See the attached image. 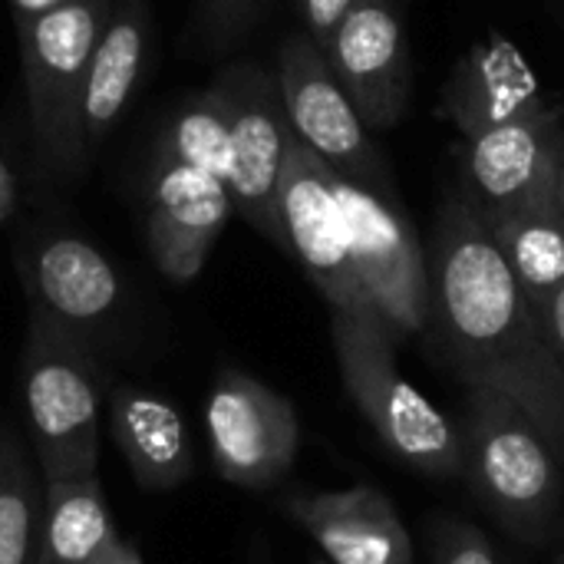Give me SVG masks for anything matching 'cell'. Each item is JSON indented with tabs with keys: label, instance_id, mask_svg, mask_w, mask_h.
<instances>
[{
	"label": "cell",
	"instance_id": "obj_14",
	"mask_svg": "<svg viewBox=\"0 0 564 564\" xmlns=\"http://www.w3.org/2000/svg\"><path fill=\"white\" fill-rule=\"evenodd\" d=\"M23 288L30 311L73 334L106 324L122 307V278L116 264L79 235H50L36 241L23 261Z\"/></svg>",
	"mask_w": 564,
	"mask_h": 564
},
{
	"label": "cell",
	"instance_id": "obj_29",
	"mask_svg": "<svg viewBox=\"0 0 564 564\" xmlns=\"http://www.w3.org/2000/svg\"><path fill=\"white\" fill-rule=\"evenodd\" d=\"M10 202H13V185H10V172H7V165L0 162V221L7 218V212H10Z\"/></svg>",
	"mask_w": 564,
	"mask_h": 564
},
{
	"label": "cell",
	"instance_id": "obj_20",
	"mask_svg": "<svg viewBox=\"0 0 564 564\" xmlns=\"http://www.w3.org/2000/svg\"><path fill=\"white\" fill-rule=\"evenodd\" d=\"M499 245L506 264L522 284L532 307L564 284V221L555 205V188L482 221Z\"/></svg>",
	"mask_w": 564,
	"mask_h": 564
},
{
	"label": "cell",
	"instance_id": "obj_11",
	"mask_svg": "<svg viewBox=\"0 0 564 564\" xmlns=\"http://www.w3.org/2000/svg\"><path fill=\"white\" fill-rule=\"evenodd\" d=\"M564 152L558 106H542L463 142V198L489 221L555 188V172Z\"/></svg>",
	"mask_w": 564,
	"mask_h": 564
},
{
	"label": "cell",
	"instance_id": "obj_1",
	"mask_svg": "<svg viewBox=\"0 0 564 564\" xmlns=\"http://www.w3.org/2000/svg\"><path fill=\"white\" fill-rule=\"evenodd\" d=\"M426 274V330H433L456 377L519 403L564 459L562 367L532 301L463 195H446L436 215Z\"/></svg>",
	"mask_w": 564,
	"mask_h": 564
},
{
	"label": "cell",
	"instance_id": "obj_7",
	"mask_svg": "<svg viewBox=\"0 0 564 564\" xmlns=\"http://www.w3.org/2000/svg\"><path fill=\"white\" fill-rule=\"evenodd\" d=\"M274 73L294 139L340 178L393 198L390 165L327 66L324 50L307 33H294L281 43Z\"/></svg>",
	"mask_w": 564,
	"mask_h": 564
},
{
	"label": "cell",
	"instance_id": "obj_10",
	"mask_svg": "<svg viewBox=\"0 0 564 564\" xmlns=\"http://www.w3.org/2000/svg\"><path fill=\"white\" fill-rule=\"evenodd\" d=\"M278 218L284 251L297 258L330 311L373 307L354 264L350 228L334 192V172L301 142L291 145L281 172Z\"/></svg>",
	"mask_w": 564,
	"mask_h": 564
},
{
	"label": "cell",
	"instance_id": "obj_4",
	"mask_svg": "<svg viewBox=\"0 0 564 564\" xmlns=\"http://www.w3.org/2000/svg\"><path fill=\"white\" fill-rule=\"evenodd\" d=\"M20 390L43 482L93 476L99 466L102 383L83 337L30 311Z\"/></svg>",
	"mask_w": 564,
	"mask_h": 564
},
{
	"label": "cell",
	"instance_id": "obj_22",
	"mask_svg": "<svg viewBox=\"0 0 564 564\" xmlns=\"http://www.w3.org/2000/svg\"><path fill=\"white\" fill-rule=\"evenodd\" d=\"M159 149L175 155L185 165H195V169L215 175L228 188L231 139H228L225 112L208 89L178 106V112L165 126V135L159 139Z\"/></svg>",
	"mask_w": 564,
	"mask_h": 564
},
{
	"label": "cell",
	"instance_id": "obj_32",
	"mask_svg": "<svg viewBox=\"0 0 564 564\" xmlns=\"http://www.w3.org/2000/svg\"><path fill=\"white\" fill-rule=\"evenodd\" d=\"M562 564H564V558H562Z\"/></svg>",
	"mask_w": 564,
	"mask_h": 564
},
{
	"label": "cell",
	"instance_id": "obj_23",
	"mask_svg": "<svg viewBox=\"0 0 564 564\" xmlns=\"http://www.w3.org/2000/svg\"><path fill=\"white\" fill-rule=\"evenodd\" d=\"M264 0H198L195 33L208 53H225L258 17Z\"/></svg>",
	"mask_w": 564,
	"mask_h": 564
},
{
	"label": "cell",
	"instance_id": "obj_15",
	"mask_svg": "<svg viewBox=\"0 0 564 564\" xmlns=\"http://www.w3.org/2000/svg\"><path fill=\"white\" fill-rule=\"evenodd\" d=\"M284 516L297 522L330 564H413V539L397 506L373 486L288 496Z\"/></svg>",
	"mask_w": 564,
	"mask_h": 564
},
{
	"label": "cell",
	"instance_id": "obj_2",
	"mask_svg": "<svg viewBox=\"0 0 564 564\" xmlns=\"http://www.w3.org/2000/svg\"><path fill=\"white\" fill-rule=\"evenodd\" d=\"M459 430L463 476L479 506L516 539L542 542L562 509V456L509 397L469 387Z\"/></svg>",
	"mask_w": 564,
	"mask_h": 564
},
{
	"label": "cell",
	"instance_id": "obj_30",
	"mask_svg": "<svg viewBox=\"0 0 564 564\" xmlns=\"http://www.w3.org/2000/svg\"><path fill=\"white\" fill-rule=\"evenodd\" d=\"M555 205H558V215L564 221V152L558 159V172H555Z\"/></svg>",
	"mask_w": 564,
	"mask_h": 564
},
{
	"label": "cell",
	"instance_id": "obj_16",
	"mask_svg": "<svg viewBox=\"0 0 564 564\" xmlns=\"http://www.w3.org/2000/svg\"><path fill=\"white\" fill-rule=\"evenodd\" d=\"M545 99L549 96L519 46L506 36H489L453 66L440 96V116L453 122L466 142L542 106Z\"/></svg>",
	"mask_w": 564,
	"mask_h": 564
},
{
	"label": "cell",
	"instance_id": "obj_24",
	"mask_svg": "<svg viewBox=\"0 0 564 564\" xmlns=\"http://www.w3.org/2000/svg\"><path fill=\"white\" fill-rule=\"evenodd\" d=\"M433 564H499L482 529L463 519H440L433 525Z\"/></svg>",
	"mask_w": 564,
	"mask_h": 564
},
{
	"label": "cell",
	"instance_id": "obj_9",
	"mask_svg": "<svg viewBox=\"0 0 564 564\" xmlns=\"http://www.w3.org/2000/svg\"><path fill=\"white\" fill-rule=\"evenodd\" d=\"M212 463L225 482L264 492L297 459L301 423L294 403L245 370H221L205 400Z\"/></svg>",
	"mask_w": 564,
	"mask_h": 564
},
{
	"label": "cell",
	"instance_id": "obj_6",
	"mask_svg": "<svg viewBox=\"0 0 564 564\" xmlns=\"http://www.w3.org/2000/svg\"><path fill=\"white\" fill-rule=\"evenodd\" d=\"M208 93L225 112L231 139L228 195L235 212L268 241L284 248L278 218V185L291 155L294 129L281 99L278 73L258 63H238L225 69Z\"/></svg>",
	"mask_w": 564,
	"mask_h": 564
},
{
	"label": "cell",
	"instance_id": "obj_28",
	"mask_svg": "<svg viewBox=\"0 0 564 564\" xmlns=\"http://www.w3.org/2000/svg\"><path fill=\"white\" fill-rule=\"evenodd\" d=\"M93 564H142V555H139V549L132 545V542H126V539H116L99 558Z\"/></svg>",
	"mask_w": 564,
	"mask_h": 564
},
{
	"label": "cell",
	"instance_id": "obj_25",
	"mask_svg": "<svg viewBox=\"0 0 564 564\" xmlns=\"http://www.w3.org/2000/svg\"><path fill=\"white\" fill-rule=\"evenodd\" d=\"M360 0H301V17L307 26V36L324 46L330 40V33L340 26V20L357 7Z\"/></svg>",
	"mask_w": 564,
	"mask_h": 564
},
{
	"label": "cell",
	"instance_id": "obj_31",
	"mask_svg": "<svg viewBox=\"0 0 564 564\" xmlns=\"http://www.w3.org/2000/svg\"><path fill=\"white\" fill-rule=\"evenodd\" d=\"M311 564H330V562H327V558H321V562H311Z\"/></svg>",
	"mask_w": 564,
	"mask_h": 564
},
{
	"label": "cell",
	"instance_id": "obj_3",
	"mask_svg": "<svg viewBox=\"0 0 564 564\" xmlns=\"http://www.w3.org/2000/svg\"><path fill=\"white\" fill-rule=\"evenodd\" d=\"M330 340L344 390L380 446L430 479L463 476L459 430L397 370V337L377 307L330 311Z\"/></svg>",
	"mask_w": 564,
	"mask_h": 564
},
{
	"label": "cell",
	"instance_id": "obj_5",
	"mask_svg": "<svg viewBox=\"0 0 564 564\" xmlns=\"http://www.w3.org/2000/svg\"><path fill=\"white\" fill-rule=\"evenodd\" d=\"M109 13L112 0H73L17 23L33 145L36 159L53 175L73 172L86 155L83 86Z\"/></svg>",
	"mask_w": 564,
	"mask_h": 564
},
{
	"label": "cell",
	"instance_id": "obj_18",
	"mask_svg": "<svg viewBox=\"0 0 564 564\" xmlns=\"http://www.w3.org/2000/svg\"><path fill=\"white\" fill-rule=\"evenodd\" d=\"M149 53V13L142 0L112 3L109 23L93 50L83 86V145L86 152L109 135L132 93L139 89Z\"/></svg>",
	"mask_w": 564,
	"mask_h": 564
},
{
	"label": "cell",
	"instance_id": "obj_19",
	"mask_svg": "<svg viewBox=\"0 0 564 564\" xmlns=\"http://www.w3.org/2000/svg\"><path fill=\"white\" fill-rule=\"evenodd\" d=\"M116 539L119 532L96 473L43 482L36 564H93Z\"/></svg>",
	"mask_w": 564,
	"mask_h": 564
},
{
	"label": "cell",
	"instance_id": "obj_8",
	"mask_svg": "<svg viewBox=\"0 0 564 564\" xmlns=\"http://www.w3.org/2000/svg\"><path fill=\"white\" fill-rule=\"evenodd\" d=\"M334 192L350 228V248L364 294L397 340L423 334L430 324V274L426 248L413 221L400 212L397 198L367 192L337 172Z\"/></svg>",
	"mask_w": 564,
	"mask_h": 564
},
{
	"label": "cell",
	"instance_id": "obj_17",
	"mask_svg": "<svg viewBox=\"0 0 564 564\" xmlns=\"http://www.w3.org/2000/svg\"><path fill=\"white\" fill-rule=\"evenodd\" d=\"M112 443L135 482L149 492L178 489L192 469V440L182 413L159 393L119 387L109 400Z\"/></svg>",
	"mask_w": 564,
	"mask_h": 564
},
{
	"label": "cell",
	"instance_id": "obj_27",
	"mask_svg": "<svg viewBox=\"0 0 564 564\" xmlns=\"http://www.w3.org/2000/svg\"><path fill=\"white\" fill-rule=\"evenodd\" d=\"M66 3H73V0H10L17 23L36 20V17H43V13H50V10H59V7H66Z\"/></svg>",
	"mask_w": 564,
	"mask_h": 564
},
{
	"label": "cell",
	"instance_id": "obj_21",
	"mask_svg": "<svg viewBox=\"0 0 564 564\" xmlns=\"http://www.w3.org/2000/svg\"><path fill=\"white\" fill-rule=\"evenodd\" d=\"M43 486L13 426L0 430V564H36Z\"/></svg>",
	"mask_w": 564,
	"mask_h": 564
},
{
	"label": "cell",
	"instance_id": "obj_13",
	"mask_svg": "<svg viewBox=\"0 0 564 564\" xmlns=\"http://www.w3.org/2000/svg\"><path fill=\"white\" fill-rule=\"evenodd\" d=\"M231 212L225 182L155 149L145 195V241L159 274L175 284L195 281Z\"/></svg>",
	"mask_w": 564,
	"mask_h": 564
},
{
	"label": "cell",
	"instance_id": "obj_26",
	"mask_svg": "<svg viewBox=\"0 0 564 564\" xmlns=\"http://www.w3.org/2000/svg\"><path fill=\"white\" fill-rule=\"evenodd\" d=\"M535 314H539L542 334H545V340H549V347H552V354H555V360H558L564 373V284L552 297H545L535 307Z\"/></svg>",
	"mask_w": 564,
	"mask_h": 564
},
{
	"label": "cell",
	"instance_id": "obj_12",
	"mask_svg": "<svg viewBox=\"0 0 564 564\" xmlns=\"http://www.w3.org/2000/svg\"><path fill=\"white\" fill-rule=\"evenodd\" d=\"M367 132L393 129L413 96V59L400 0H360L321 46Z\"/></svg>",
	"mask_w": 564,
	"mask_h": 564
}]
</instances>
